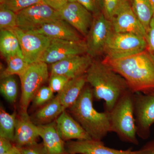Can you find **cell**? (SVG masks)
Listing matches in <instances>:
<instances>
[{
    "label": "cell",
    "mask_w": 154,
    "mask_h": 154,
    "mask_svg": "<svg viewBox=\"0 0 154 154\" xmlns=\"http://www.w3.org/2000/svg\"><path fill=\"white\" fill-rule=\"evenodd\" d=\"M4 154H22V153L17 146L14 145L11 150Z\"/></svg>",
    "instance_id": "74e56055"
},
{
    "label": "cell",
    "mask_w": 154,
    "mask_h": 154,
    "mask_svg": "<svg viewBox=\"0 0 154 154\" xmlns=\"http://www.w3.org/2000/svg\"><path fill=\"white\" fill-rule=\"evenodd\" d=\"M17 28L33 31L49 22L63 19L58 11L44 3L36 4L17 13Z\"/></svg>",
    "instance_id": "ba28073f"
},
{
    "label": "cell",
    "mask_w": 154,
    "mask_h": 154,
    "mask_svg": "<svg viewBox=\"0 0 154 154\" xmlns=\"http://www.w3.org/2000/svg\"><path fill=\"white\" fill-rule=\"evenodd\" d=\"M84 6L93 15L103 13L104 11V0H76Z\"/></svg>",
    "instance_id": "4dcf8cb0"
},
{
    "label": "cell",
    "mask_w": 154,
    "mask_h": 154,
    "mask_svg": "<svg viewBox=\"0 0 154 154\" xmlns=\"http://www.w3.org/2000/svg\"><path fill=\"white\" fill-rule=\"evenodd\" d=\"M133 10L146 31L153 17V11L149 0H131Z\"/></svg>",
    "instance_id": "603a6c76"
},
{
    "label": "cell",
    "mask_w": 154,
    "mask_h": 154,
    "mask_svg": "<svg viewBox=\"0 0 154 154\" xmlns=\"http://www.w3.org/2000/svg\"><path fill=\"white\" fill-rule=\"evenodd\" d=\"M69 79L61 75H50L49 87L54 93H59L64 88Z\"/></svg>",
    "instance_id": "1f68e13d"
},
{
    "label": "cell",
    "mask_w": 154,
    "mask_h": 154,
    "mask_svg": "<svg viewBox=\"0 0 154 154\" xmlns=\"http://www.w3.org/2000/svg\"><path fill=\"white\" fill-rule=\"evenodd\" d=\"M48 64L42 62L30 64L20 77L21 83V112H28L29 104L41 86L48 79Z\"/></svg>",
    "instance_id": "8992f818"
},
{
    "label": "cell",
    "mask_w": 154,
    "mask_h": 154,
    "mask_svg": "<svg viewBox=\"0 0 154 154\" xmlns=\"http://www.w3.org/2000/svg\"><path fill=\"white\" fill-rule=\"evenodd\" d=\"M55 122L57 130L64 141L92 139L88 133L66 110L57 118Z\"/></svg>",
    "instance_id": "e0dca14e"
},
{
    "label": "cell",
    "mask_w": 154,
    "mask_h": 154,
    "mask_svg": "<svg viewBox=\"0 0 154 154\" xmlns=\"http://www.w3.org/2000/svg\"><path fill=\"white\" fill-rule=\"evenodd\" d=\"M94 59L87 54L72 56L51 64L50 75H61L70 79L85 75Z\"/></svg>",
    "instance_id": "5bb4252c"
},
{
    "label": "cell",
    "mask_w": 154,
    "mask_h": 154,
    "mask_svg": "<svg viewBox=\"0 0 154 154\" xmlns=\"http://www.w3.org/2000/svg\"><path fill=\"white\" fill-rule=\"evenodd\" d=\"M17 27V14L0 6V30H12Z\"/></svg>",
    "instance_id": "83f0119b"
},
{
    "label": "cell",
    "mask_w": 154,
    "mask_h": 154,
    "mask_svg": "<svg viewBox=\"0 0 154 154\" xmlns=\"http://www.w3.org/2000/svg\"><path fill=\"white\" fill-rule=\"evenodd\" d=\"M110 21L114 32L133 33L146 39V31L133 10L131 0L125 3Z\"/></svg>",
    "instance_id": "7c38bea8"
},
{
    "label": "cell",
    "mask_w": 154,
    "mask_h": 154,
    "mask_svg": "<svg viewBox=\"0 0 154 154\" xmlns=\"http://www.w3.org/2000/svg\"><path fill=\"white\" fill-rule=\"evenodd\" d=\"M17 113L10 114L2 107L0 110V137L5 138L14 142L17 122Z\"/></svg>",
    "instance_id": "cb8c5ba5"
},
{
    "label": "cell",
    "mask_w": 154,
    "mask_h": 154,
    "mask_svg": "<svg viewBox=\"0 0 154 154\" xmlns=\"http://www.w3.org/2000/svg\"><path fill=\"white\" fill-rule=\"evenodd\" d=\"M18 148L22 154H45L42 144L37 143Z\"/></svg>",
    "instance_id": "d6a6232c"
},
{
    "label": "cell",
    "mask_w": 154,
    "mask_h": 154,
    "mask_svg": "<svg viewBox=\"0 0 154 154\" xmlns=\"http://www.w3.org/2000/svg\"><path fill=\"white\" fill-rule=\"evenodd\" d=\"M2 79L0 85L1 94L8 102L14 103L17 100L18 95L17 81L13 76Z\"/></svg>",
    "instance_id": "484cf974"
},
{
    "label": "cell",
    "mask_w": 154,
    "mask_h": 154,
    "mask_svg": "<svg viewBox=\"0 0 154 154\" xmlns=\"http://www.w3.org/2000/svg\"><path fill=\"white\" fill-rule=\"evenodd\" d=\"M151 5L153 11V18H154V0H149Z\"/></svg>",
    "instance_id": "f35d334b"
},
{
    "label": "cell",
    "mask_w": 154,
    "mask_h": 154,
    "mask_svg": "<svg viewBox=\"0 0 154 154\" xmlns=\"http://www.w3.org/2000/svg\"><path fill=\"white\" fill-rule=\"evenodd\" d=\"M7 66L1 74V78L18 75L20 77L25 72L30 64L24 57L14 55L6 58Z\"/></svg>",
    "instance_id": "d4e9b609"
},
{
    "label": "cell",
    "mask_w": 154,
    "mask_h": 154,
    "mask_svg": "<svg viewBox=\"0 0 154 154\" xmlns=\"http://www.w3.org/2000/svg\"><path fill=\"white\" fill-rule=\"evenodd\" d=\"M11 31L18 38L23 57L29 64L39 61L51 40L41 34L24 31L17 27Z\"/></svg>",
    "instance_id": "30bf717a"
},
{
    "label": "cell",
    "mask_w": 154,
    "mask_h": 154,
    "mask_svg": "<svg viewBox=\"0 0 154 154\" xmlns=\"http://www.w3.org/2000/svg\"><path fill=\"white\" fill-rule=\"evenodd\" d=\"M65 110L57 95L35 113L33 120L37 125L49 124Z\"/></svg>",
    "instance_id": "44dd1931"
},
{
    "label": "cell",
    "mask_w": 154,
    "mask_h": 154,
    "mask_svg": "<svg viewBox=\"0 0 154 154\" xmlns=\"http://www.w3.org/2000/svg\"><path fill=\"white\" fill-rule=\"evenodd\" d=\"M58 11L62 19L85 38L94 19L91 12L77 2H68Z\"/></svg>",
    "instance_id": "4fadbf2b"
},
{
    "label": "cell",
    "mask_w": 154,
    "mask_h": 154,
    "mask_svg": "<svg viewBox=\"0 0 154 154\" xmlns=\"http://www.w3.org/2000/svg\"><path fill=\"white\" fill-rule=\"evenodd\" d=\"M51 39L79 41L85 38L75 29L63 19L49 22L32 31Z\"/></svg>",
    "instance_id": "2e32d148"
},
{
    "label": "cell",
    "mask_w": 154,
    "mask_h": 154,
    "mask_svg": "<svg viewBox=\"0 0 154 154\" xmlns=\"http://www.w3.org/2000/svg\"><path fill=\"white\" fill-rule=\"evenodd\" d=\"M94 99L92 88L86 85L69 111L92 139L102 141L110 132L109 114L105 111L99 112L94 108Z\"/></svg>",
    "instance_id": "3957f363"
},
{
    "label": "cell",
    "mask_w": 154,
    "mask_h": 154,
    "mask_svg": "<svg viewBox=\"0 0 154 154\" xmlns=\"http://www.w3.org/2000/svg\"><path fill=\"white\" fill-rule=\"evenodd\" d=\"M54 92L49 86L42 87L35 94L33 99V104L40 106L46 104L54 98Z\"/></svg>",
    "instance_id": "f1b7e54d"
},
{
    "label": "cell",
    "mask_w": 154,
    "mask_h": 154,
    "mask_svg": "<svg viewBox=\"0 0 154 154\" xmlns=\"http://www.w3.org/2000/svg\"><path fill=\"white\" fill-rule=\"evenodd\" d=\"M110 132L115 133L122 141L138 145L135 121L134 93L129 90L109 112Z\"/></svg>",
    "instance_id": "277c9868"
},
{
    "label": "cell",
    "mask_w": 154,
    "mask_h": 154,
    "mask_svg": "<svg viewBox=\"0 0 154 154\" xmlns=\"http://www.w3.org/2000/svg\"><path fill=\"white\" fill-rule=\"evenodd\" d=\"M67 154H69V153H67Z\"/></svg>",
    "instance_id": "60d3db41"
},
{
    "label": "cell",
    "mask_w": 154,
    "mask_h": 154,
    "mask_svg": "<svg viewBox=\"0 0 154 154\" xmlns=\"http://www.w3.org/2000/svg\"><path fill=\"white\" fill-rule=\"evenodd\" d=\"M39 137L38 126L33 122L28 112H22L17 119L14 145L18 147L37 143Z\"/></svg>",
    "instance_id": "ac0fdd59"
},
{
    "label": "cell",
    "mask_w": 154,
    "mask_h": 154,
    "mask_svg": "<svg viewBox=\"0 0 154 154\" xmlns=\"http://www.w3.org/2000/svg\"><path fill=\"white\" fill-rule=\"evenodd\" d=\"M12 142L8 139L0 137V154L6 153L11 150L14 146Z\"/></svg>",
    "instance_id": "d590c367"
},
{
    "label": "cell",
    "mask_w": 154,
    "mask_h": 154,
    "mask_svg": "<svg viewBox=\"0 0 154 154\" xmlns=\"http://www.w3.org/2000/svg\"><path fill=\"white\" fill-rule=\"evenodd\" d=\"M40 3L42 0H0V6L17 13L28 7Z\"/></svg>",
    "instance_id": "4316f807"
},
{
    "label": "cell",
    "mask_w": 154,
    "mask_h": 154,
    "mask_svg": "<svg viewBox=\"0 0 154 154\" xmlns=\"http://www.w3.org/2000/svg\"><path fill=\"white\" fill-rule=\"evenodd\" d=\"M45 5L58 11L68 2V0H42Z\"/></svg>",
    "instance_id": "e575fe53"
},
{
    "label": "cell",
    "mask_w": 154,
    "mask_h": 154,
    "mask_svg": "<svg viewBox=\"0 0 154 154\" xmlns=\"http://www.w3.org/2000/svg\"><path fill=\"white\" fill-rule=\"evenodd\" d=\"M102 61L126 81L132 93L154 90V54L148 49L128 57Z\"/></svg>",
    "instance_id": "6da1fadb"
},
{
    "label": "cell",
    "mask_w": 154,
    "mask_h": 154,
    "mask_svg": "<svg viewBox=\"0 0 154 154\" xmlns=\"http://www.w3.org/2000/svg\"><path fill=\"white\" fill-rule=\"evenodd\" d=\"M147 47L146 38L142 36L113 31L105 47V58L115 60L128 57L142 52Z\"/></svg>",
    "instance_id": "5b68a950"
},
{
    "label": "cell",
    "mask_w": 154,
    "mask_h": 154,
    "mask_svg": "<svg viewBox=\"0 0 154 154\" xmlns=\"http://www.w3.org/2000/svg\"><path fill=\"white\" fill-rule=\"evenodd\" d=\"M139 154H154V139L144 145L139 150Z\"/></svg>",
    "instance_id": "8d00e7d4"
},
{
    "label": "cell",
    "mask_w": 154,
    "mask_h": 154,
    "mask_svg": "<svg viewBox=\"0 0 154 154\" xmlns=\"http://www.w3.org/2000/svg\"><path fill=\"white\" fill-rule=\"evenodd\" d=\"M68 2H76V0H68Z\"/></svg>",
    "instance_id": "ab89813d"
},
{
    "label": "cell",
    "mask_w": 154,
    "mask_h": 154,
    "mask_svg": "<svg viewBox=\"0 0 154 154\" xmlns=\"http://www.w3.org/2000/svg\"><path fill=\"white\" fill-rule=\"evenodd\" d=\"M128 1L129 0H104L103 14L107 19L111 20L120 7Z\"/></svg>",
    "instance_id": "f546056e"
},
{
    "label": "cell",
    "mask_w": 154,
    "mask_h": 154,
    "mask_svg": "<svg viewBox=\"0 0 154 154\" xmlns=\"http://www.w3.org/2000/svg\"><path fill=\"white\" fill-rule=\"evenodd\" d=\"M39 137L43 141V148L45 154H67L64 141L59 134L55 122L37 125Z\"/></svg>",
    "instance_id": "d6986e66"
},
{
    "label": "cell",
    "mask_w": 154,
    "mask_h": 154,
    "mask_svg": "<svg viewBox=\"0 0 154 154\" xmlns=\"http://www.w3.org/2000/svg\"><path fill=\"white\" fill-rule=\"evenodd\" d=\"M87 83L86 74L69 80L64 88L57 95L65 109L70 108L74 104Z\"/></svg>",
    "instance_id": "ffe728a7"
},
{
    "label": "cell",
    "mask_w": 154,
    "mask_h": 154,
    "mask_svg": "<svg viewBox=\"0 0 154 154\" xmlns=\"http://www.w3.org/2000/svg\"><path fill=\"white\" fill-rule=\"evenodd\" d=\"M134 106L137 136L147 139L154 124V90L146 93H134Z\"/></svg>",
    "instance_id": "9c48e42d"
},
{
    "label": "cell",
    "mask_w": 154,
    "mask_h": 154,
    "mask_svg": "<svg viewBox=\"0 0 154 154\" xmlns=\"http://www.w3.org/2000/svg\"><path fill=\"white\" fill-rule=\"evenodd\" d=\"M67 152L75 154H139L131 149L118 150L105 145L102 141L93 139L69 141L65 143Z\"/></svg>",
    "instance_id": "9a60e30c"
},
{
    "label": "cell",
    "mask_w": 154,
    "mask_h": 154,
    "mask_svg": "<svg viewBox=\"0 0 154 154\" xmlns=\"http://www.w3.org/2000/svg\"><path fill=\"white\" fill-rule=\"evenodd\" d=\"M146 41L147 43L148 49L154 54V18L153 17L150 23L147 31Z\"/></svg>",
    "instance_id": "836d02e7"
},
{
    "label": "cell",
    "mask_w": 154,
    "mask_h": 154,
    "mask_svg": "<svg viewBox=\"0 0 154 154\" xmlns=\"http://www.w3.org/2000/svg\"><path fill=\"white\" fill-rule=\"evenodd\" d=\"M113 31L111 21L103 13L94 15L91 28L85 38L87 54L93 59L104 54L107 41Z\"/></svg>",
    "instance_id": "52a82bcc"
},
{
    "label": "cell",
    "mask_w": 154,
    "mask_h": 154,
    "mask_svg": "<svg viewBox=\"0 0 154 154\" xmlns=\"http://www.w3.org/2000/svg\"><path fill=\"white\" fill-rule=\"evenodd\" d=\"M0 51L5 59L14 55L24 57L18 38L11 30L0 31Z\"/></svg>",
    "instance_id": "7402d4cb"
},
{
    "label": "cell",
    "mask_w": 154,
    "mask_h": 154,
    "mask_svg": "<svg viewBox=\"0 0 154 154\" xmlns=\"http://www.w3.org/2000/svg\"><path fill=\"white\" fill-rule=\"evenodd\" d=\"M87 83L94 98L105 102V111L110 112L129 89L125 80L104 62L94 59L86 73Z\"/></svg>",
    "instance_id": "7a4b0ae2"
},
{
    "label": "cell",
    "mask_w": 154,
    "mask_h": 154,
    "mask_svg": "<svg viewBox=\"0 0 154 154\" xmlns=\"http://www.w3.org/2000/svg\"><path fill=\"white\" fill-rule=\"evenodd\" d=\"M85 39L79 41L51 39L39 61L52 64L72 56L87 54Z\"/></svg>",
    "instance_id": "8fae6325"
}]
</instances>
